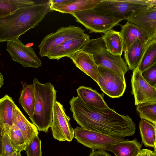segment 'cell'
<instances>
[{"instance_id":"1","label":"cell","mask_w":156,"mask_h":156,"mask_svg":"<svg viewBox=\"0 0 156 156\" xmlns=\"http://www.w3.org/2000/svg\"><path fill=\"white\" fill-rule=\"evenodd\" d=\"M74 119L80 126L115 137L132 136L136 124L128 115L120 114L109 107L101 108L84 103L78 96L69 102Z\"/></svg>"},{"instance_id":"2","label":"cell","mask_w":156,"mask_h":156,"mask_svg":"<svg viewBox=\"0 0 156 156\" xmlns=\"http://www.w3.org/2000/svg\"><path fill=\"white\" fill-rule=\"evenodd\" d=\"M49 0L21 7L13 13L0 18V42L19 39L35 27L52 11Z\"/></svg>"},{"instance_id":"3","label":"cell","mask_w":156,"mask_h":156,"mask_svg":"<svg viewBox=\"0 0 156 156\" xmlns=\"http://www.w3.org/2000/svg\"><path fill=\"white\" fill-rule=\"evenodd\" d=\"M33 83L35 98V108L33 115L29 118L39 131L47 133L52 124L56 91L51 83L43 84L36 78L33 80Z\"/></svg>"},{"instance_id":"4","label":"cell","mask_w":156,"mask_h":156,"mask_svg":"<svg viewBox=\"0 0 156 156\" xmlns=\"http://www.w3.org/2000/svg\"><path fill=\"white\" fill-rule=\"evenodd\" d=\"M81 50L92 54L98 66L110 69L125 78L129 69L124 60L121 56L114 55L108 52L101 37L89 39Z\"/></svg>"},{"instance_id":"5","label":"cell","mask_w":156,"mask_h":156,"mask_svg":"<svg viewBox=\"0 0 156 156\" xmlns=\"http://www.w3.org/2000/svg\"><path fill=\"white\" fill-rule=\"evenodd\" d=\"M156 5V0H102L95 10L121 21L134 11L147 5Z\"/></svg>"},{"instance_id":"6","label":"cell","mask_w":156,"mask_h":156,"mask_svg":"<svg viewBox=\"0 0 156 156\" xmlns=\"http://www.w3.org/2000/svg\"><path fill=\"white\" fill-rule=\"evenodd\" d=\"M77 22L83 25L89 33H105L121 21L100 12L94 9L71 14Z\"/></svg>"},{"instance_id":"7","label":"cell","mask_w":156,"mask_h":156,"mask_svg":"<svg viewBox=\"0 0 156 156\" xmlns=\"http://www.w3.org/2000/svg\"><path fill=\"white\" fill-rule=\"evenodd\" d=\"M74 137L77 141L92 151H108L110 146L125 140L124 137H115L90 130L81 126L74 129Z\"/></svg>"},{"instance_id":"8","label":"cell","mask_w":156,"mask_h":156,"mask_svg":"<svg viewBox=\"0 0 156 156\" xmlns=\"http://www.w3.org/2000/svg\"><path fill=\"white\" fill-rule=\"evenodd\" d=\"M84 31L80 27L74 26L61 27L55 32L47 35L43 39L38 46L39 55L45 57L51 50L63 42L87 35Z\"/></svg>"},{"instance_id":"9","label":"cell","mask_w":156,"mask_h":156,"mask_svg":"<svg viewBox=\"0 0 156 156\" xmlns=\"http://www.w3.org/2000/svg\"><path fill=\"white\" fill-rule=\"evenodd\" d=\"M97 83L101 90L112 98L122 96L126 87L125 78L106 68L98 67Z\"/></svg>"},{"instance_id":"10","label":"cell","mask_w":156,"mask_h":156,"mask_svg":"<svg viewBox=\"0 0 156 156\" xmlns=\"http://www.w3.org/2000/svg\"><path fill=\"white\" fill-rule=\"evenodd\" d=\"M70 118L66 114L63 105L56 101L53 107L51 126L53 138L59 141H71L74 137V129L70 122Z\"/></svg>"},{"instance_id":"11","label":"cell","mask_w":156,"mask_h":156,"mask_svg":"<svg viewBox=\"0 0 156 156\" xmlns=\"http://www.w3.org/2000/svg\"><path fill=\"white\" fill-rule=\"evenodd\" d=\"M6 50L13 61L24 67L36 68L42 65L33 48L25 45L19 39L7 42Z\"/></svg>"},{"instance_id":"12","label":"cell","mask_w":156,"mask_h":156,"mask_svg":"<svg viewBox=\"0 0 156 156\" xmlns=\"http://www.w3.org/2000/svg\"><path fill=\"white\" fill-rule=\"evenodd\" d=\"M126 20L143 30L150 41L156 39V5H147L139 9Z\"/></svg>"},{"instance_id":"13","label":"cell","mask_w":156,"mask_h":156,"mask_svg":"<svg viewBox=\"0 0 156 156\" xmlns=\"http://www.w3.org/2000/svg\"><path fill=\"white\" fill-rule=\"evenodd\" d=\"M131 83L136 105L156 102V88L147 82L137 68L133 70Z\"/></svg>"},{"instance_id":"14","label":"cell","mask_w":156,"mask_h":156,"mask_svg":"<svg viewBox=\"0 0 156 156\" xmlns=\"http://www.w3.org/2000/svg\"><path fill=\"white\" fill-rule=\"evenodd\" d=\"M90 39L89 36L69 39L51 50L46 55L50 59L59 60L64 57L69 58L75 52L81 50Z\"/></svg>"},{"instance_id":"15","label":"cell","mask_w":156,"mask_h":156,"mask_svg":"<svg viewBox=\"0 0 156 156\" xmlns=\"http://www.w3.org/2000/svg\"><path fill=\"white\" fill-rule=\"evenodd\" d=\"M70 58L77 68L97 83L98 66L92 54L81 49L74 52Z\"/></svg>"},{"instance_id":"16","label":"cell","mask_w":156,"mask_h":156,"mask_svg":"<svg viewBox=\"0 0 156 156\" xmlns=\"http://www.w3.org/2000/svg\"><path fill=\"white\" fill-rule=\"evenodd\" d=\"M152 41L145 43L137 39L123 50L125 62L129 69L133 70L137 68L147 47Z\"/></svg>"},{"instance_id":"17","label":"cell","mask_w":156,"mask_h":156,"mask_svg":"<svg viewBox=\"0 0 156 156\" xmlns=\"http://www.w3.org/2000/svg\"><path fill=\"white\" fill-rule=\"evenodd\" d=\"M12 121L13 124L22 133L27 146L34 136L38 135V130L37 127L26 118L16 104L13 109Z\"/></svg>"},{"instance_id":"18","label":"cell","mask_w":156,"mask_h":156,"mask_svg":"<svg viewBox=\"0 0 156 156\" xmlns=\"http://www.w3.org/2000/svg\"><path fill=\"white\" fill-rule=\"evenodd\" d=\"M101 1L102 0H68L62 4L51 5L50 8L52 11L71 14L94 9Z\"/></svg>"},{"instance_id":"19","label":"cell","mask_w":156,"mask_h":156,"mask_svg":"<svg viewBox=\"0 0 156 156\" xmlns=\"http://www.w3.org/2000/svg\"><path fill=\"white\" fill-rule=\"evenodd\" d=\"M121 29L119 32L122 37L124 49L128 48L137 39L145 43L151 41L147 34L136 24L127 21L123 25H120Z\"/></svg>"},{"instance_id":"20","label":"cell","mask_w":156,"mask_h":156,"mask_svg":"<svg viewBox=\"0 0 156 156\" xmlns=\"http://www.w3.org/2000/svg\"><path fill=\"white\" fill-rule=\"evenodd\" d=\"M15 105L12 98L7 94L0 99V127L7 135L13 125Z\"/></svg>"},{"instance_id":"21","label":"cell","mask_w":156,"mask_h":156,"mask_svg":"<svg viewBox=\"0 0 156 156\" xmlns=\"http://www.w3.org/2000/svg\"><path fill=\"white\" fill-rule=\"evenodd\" d=\"M78 96L85 104L95 107L106 108L108 107L104 99V94L90 87L80 86L76 89Z\"/></svg>"},{"instance_id":"22","label":"cell","mask_w":156,"mask_h":156,"mask_svg":"<svg viewBox=\"0 0 156 156\" xmlns=\"http://www.w3.org/2000/svg\"><path fill=\"white\" fill-rule=\"evenodd\" d=\"M142 145L136 138L131 140H125L112 145L108 151L116 156H136Z\"/></svg>"},{"instance_id":"23","label":"cell","mask_w":156,"mask_h":156,"mask_svg":"<svg viewBox=\"0 0 156 156\" xmlns=\"http://www.w3.org/2000/svg\"><path fill=\"white\" fill-rule=\"evenodd\" d=\"M101 37L108 52L113 55L121 56L124 45L119 32L111 29L104 33Z\"/></svg>"},{"instance_id":"24","label":"cell","mask_w":156,"mask_h":156,"mask_svg":"<svg viewBox=\"0 0 156 156\" xmlns=\"http://www.w3.org/2000/svg\"><path fill=\"white\" fill-rule=\"evenodd\" d=\"M19 102L29 117L34 113L35 98L33 83L27 84L26 82L23 85Z\"/></svg>"},{"instance_id":"25","label":"cell","mask_w":156,"mask_h":156,"mask_svg":"<svg viewBox=\"0 0 156 156\" xmlns=\"http://www.w3.org/2000/svg\"><path fill=\"white\" fill-rule=\"evenodd\" d=\"M139 125L142 143L146 147L154 148L156 151V125L143 119H141Z\"/></svg>"},{"instance_id":"26","label":"cell","mask_w":156,"mask_h":156,"mask_svg":"<svg viewBox=\"0 0 156 156\" xmlns=\"http://www.w3.org/2000/svg\"><path fill=\"white\" fill-rule=\"evenodd\" d=\"M35 3L28 0H0V18L13 13L21 7Z\"/></svg>"},{"instance_id":"27","label":"cell","mask_w":156,"mask_h":156,"mask_svg":"<svg viewBox=\"0 0 156 156\" xmlns=\"http://www.w3.org/2000/svg\"><path fill=\"white\" fill-rule=\"evenodd\" d=\"M156 63V39L148 45L137 68L141 73Z\"/></svg>"},{"instance_id":"28","label":"cell","mask_w":156,"mask_h":156,"mask_svg":"<svg viewBox=\"0 0 156 156\" xmlns=\"http://www.w3.org/2000/svg\"><path fill=\"white\" fill-rule=\"evenodd\" d=\"M136 109L141 119L147 120L156 125V102L139 105Z\"/></svg>"},{"instance_id":"29","label":"cell","mask_w":156,"mask_h":156,"mask_svg":"<svg viewBox=\"0 0 156 156\" xmlns=\"http://www.w3.org/2000/svg\"><path fill=\"white\" fill-rule=\"evenodd\" d=\"M11 143L16 151L24 150L27 145L24 137L20 130L13 124L8 134Z\"/></svg>"},{"instance_id":"30","label":"cell","mask_w":156,"mask_h":156,"mask_svg":"<svg viewBox=\"0 0 156 156\" xmlns=\"http://www.w3.org/2000/svg\"><path fill=\"white\" fill-rule=\"evenodd\" d=\"M38 135L34 136L26 147L24 150L27 156H42L41 140Z\"/></svg>"},{"instance_id":"31","label":"cell","mask_w":156,"mask_h":156,"mask_svg":"<svg viewBox=\"0 0 156 156\" xmlns=\"http://www.w3.org/2000/svg\"><path fill=\"white\" fill-rule=\"evenodd\" d=\"M143 78L150 85L156 88V63L141 73Z\"/></svg>"},{"instance_id":"32","label":"cell","mask_w":156,"mask_h":156,"mask_svg":"<svg viewBox=\"0 0 156 156\" xmlns=\"http://www.w3.org/2000/svg\"><path fill=\"white\" fill-rule=\"evenodd\" d=\"M16 151L12 146L9 136L5 133L2 139L3 156H11Z\"/></svg>"},{"instance_id":"33","label":"cell","mask_w":156,"mask_h":156,"mask_svg":"<svg viewBox=\"0 0 156 156\" xmlns=\"http://www.w3.org/2000/svg\"><path fill=\"white\" fill-rule=\"evenodd\" d=\"M136 156H156V151L143 149L140 150Z\"/></svg>"},{"instance_id":"34","label":"cell","mask_w":156,"mask_h":156,"mask_svg":"<svg viewBox=\"0 0 156 156\" xmlns=\"http://www.w3.org/2000/svg\"><path fill=\"white\" fill-rule=\"evenodd\" d=\"M88 156H111L106 151L96 150L92 151Z\"/></svg>"},{"instance_id":"35","label":"cell","mask_w":156,"mask_h":156,"mask_svg":"<svg viewBox=\"0 0 156 156\" xmlns=\"http://www.w3.org/2000/svg\"><path fill=\"white\" fill-rule=\"evenodd\" d=\"M5 132L3 129L0 127V155L3 156L2 139Z\"/></svg>"},{"instance_id":"36","label":"cell","mask_w":156,"mask_h":156,"mask_svg":"<svg viewBox=\"0 0 156 156\" xmlns=\"http://www.w3.org/2000/svg\"><path fill=\"white\" fill-rule=\"evenodd\" d=\"M4 81L3 75L1 73H0V89L4 84Z\"/></svg>"},{"instance_id":"37","label":"cell","mask_w":156,"mask_h":156,"mask_svg":"<svg viewBox=\"0 0 156 156\" xmlns=\"http://www.w3.org/2000/svg\"><path fill=\"white\" fill-rule=\"evenodd\" d=\"M21 152L20 151H16L11 156H21Z\"/></svg>"},{"instance_id":"38","label":"cell","mask_w":156,"mask_h":156,"mask_svg":"<svg viewBox=\"0 0 156 156\" xmlns=\"http://www.w3.org/2000/svg\"><path fill=\"white\" fill-rule=\"evenodd\" d=\"M0 156H1L0 155Z\"/></svg>"}]
</instances>
